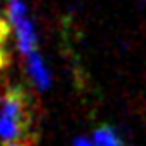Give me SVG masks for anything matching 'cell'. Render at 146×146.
I'll list each match as a JSON object with an SVG mask.
<instances>
[{"instance_id": "cell-1", "label": "cell", "mask_w": 146, "mask_h": 146, "mask_svg": "<svg viewBox=\"0 0 146 146\" xmlns=\"http://www.w3.org/2000/svg\"><path fill=\"white\" fill-rule=\"evenodd\" d=\"M34 107L21 86H11L0 98V141L2 146H32L36 143Z\"/></svg>"}, {"instance_id": "cell-2", "label": "cell", "mask_w": 146, "mask_h": 146, "mask_svg": "<svg viewBox=\"0 0 146 146\" xmlns=\"http://www.w3.org/2000/svg\"><path fill=\"white\" fill-rule=\"evenodd\" d=\"M7 18L13 25L18 52L25 57L38 50V32L23 0H7Z\"/></svg>"}, {"instance_id": "cell-3", "label": "cell", "mask_w": 146, "mask_h": 146, "mask_svg": "<svg viewBox=\"0 0 146 146\" xmlns=\"http://www.w3.org/2000/svg\"><path fill=\"white\" fill-rule=\"evenodd\" d=\"M25 68H27V73L31 77L32 84L36 86L38 91H46L50 86H52V75H50V70L46 66L43 55L34 50L32 54L25 55Z\"/></svg>"}, {"instance_id": "cell-4", "label": "cell", "mask_w": 146, "mask_h": 146, "mask_svg": "<svg viewBox=\"0 0 146 146\" xmlns=\"http://www.w3.org/2000/svg\"><path fill=\"white\" fill-rule=\"evenodd\" d=\"M11 21L0 14V70L9 62V38H11Z\"/></svg>"}, {"instance_id": "cell-5", "label": "cell", "mask_w": 146, "mask_h": 146, "mask_svg": "<svg viewBox=\"0 0 146 146\" xmlns=\"http://www.w3.org/2000/svg\"><path fill=\"white\" fill-rule=\"evenodd\" d=\"M93 141H94V146H123V141L118 135V132L109 125H104L94 130Z\"/></svg>"}, {"instance_id": "cell-6", "label": "cell", "mask_w": 146, "mask_h": 146, "mask_svg": "<svg viewBox=\"0 0 146 146\" xmlns=\"http://www.w3.org/2000/svg\"><path fill=\"white\" fill-rule=\"evenodd\" d=\"M73 146H94V141L89 139V137H86V135H78L73 141Z\"/></svg>"}]
</instances>
